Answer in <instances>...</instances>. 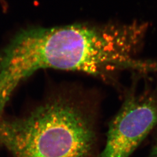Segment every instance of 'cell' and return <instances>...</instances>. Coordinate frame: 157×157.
<instances>
[{
  "mask_svg": "<svg viewBox=\"0 0 157 157\" xmlns=\"http://www.w3.org/2000/svg\"><path fill=\"white\" fill-rule=\"evenodd\" d=\"M147 29L146 24L137 22L23 29L6 45L4 65L10 77L17 83L47 68L103 79L125 70L157 73V61L137 57Z\"/></svg>",
  "mask_w": 157,
  "mask_h": 157,
  "instance_id": "6da1fadb",
  "label": "cell"
},
{
  "mask_svg": "<svg viewBox=\"0 0 157 157\" xmlns=\"http://www.w3.org/2000/svg\"><path fill=\"white\" fill-rule=\"evenodd\" d=\"M94 112L78 95L59 93L22 118L0 121V144L13 157H91Z\"/></svg>",
  "mask_w": 157,
  "mask_h": 157,
  "instance_id": "7a4b0ae2",
  "label": "cell"
},
{
  "mask_svg": "<svg viewBox=\"0 0 157 157\" xmlns=\"http://www.w3.org/2000/svg\"><path fill=\"white\" fill-rule=\"evenodd\" d=\"M157 126V87L133 86L109 125L100 157H129Z\"/></svg>",
  "mask_w": 157,
  "mask_h": 157,
  "instance_id": "3957f363",
  "label": "cell"
},
{
  "mask_svg": "<svg viewBox=\"0 0 157 157\" xmlns=\"http://www.w3.org/2000/svg\"><path fill=\"white\" fill-rule=\"evenodd\" d=\"M151 157H157V144L154 150V151L152 152Z\"/></svg>",
  "mask_w": 157,
  "mask_h": 157,
  "instance_id": "277c9868",
  "label": "cell"
}]
</instances>
